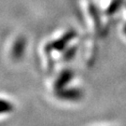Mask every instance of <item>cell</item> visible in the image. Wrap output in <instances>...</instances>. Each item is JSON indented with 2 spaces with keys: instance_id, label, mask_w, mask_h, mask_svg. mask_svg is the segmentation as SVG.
Here are the masks:
<instances>
[{
  "instance_id": "2",
  "label": "cell",
  "mask_w": 126,
  "mask_h": 126,
  "mask_svg": "<svg viewBox=\"0 0 126 126\" xmlns=\"http://www.w3.org/2000/svg\"><path fill=\"white\" fill-rule=\"evenodd\" d=\"M13 110V106L12 104L6 101V100L0 99V114H5V113H9Z\"/></svg>"
},
{
  "instance_id": "1",
  "label": "cell",
  "mask_w": 126,
  "mask_h": 126,
  "mask_svg": "<svg viewBox=\"0 0 126 126\" xmlns=\"http://www.w3.org/2000/svg\"><path fill=\"white\" fill-rule=\"evenodd\" d=\"M24 45H25V42L23 39H20L16 42L13 48V56L15 58H20L23 55V50H24Z\"/></svg>"
}]
</instances>
